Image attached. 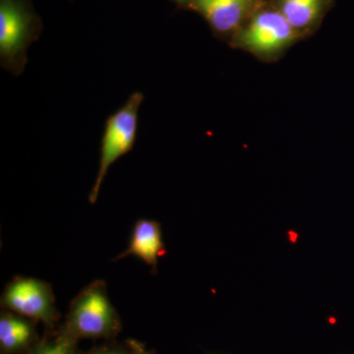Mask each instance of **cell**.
<instances>
[{"mask_svg": "<svg viewBox=\"0 0 354 354\" xmlns=\"http://www.w3.org/2000/svg\"><path fill=\"white\" fill-rule=\"evenodd\" d=\"M60 328L77 341L113 339L120 334L122 323L109 300L106 281L95 279L76 295Z\"/></svg>", "mask_w": 354, "mask_h": 354, "instance_id": "obj_1", "label": "cell"}, {"mask_svg": "<svg viewBox=\"0 0 354 354\" xmlns=\"http://www.w3.org/2000/svg\"><path fill=\"white\" fill-rule=\"evenodd\" d=\"M43 23L31 0H0V59L15 75L27 64L30 44L38 39Z\"/></svg>", "mask_w": 354, "mask_h": 354, "instance_id": "obj_2", "label": "cell"}, {"mask_svg": "<svg viewBox=\"0 0 354 354\" xmlns=\"http://www.w3.org/2000/svg\"><path fill=\"white\" fill-rule=\"evenodd\" d=\"M144 101L142 93H133L124 106L109 116L102 138L99 171L88 201L95 204L109 167L127 153L131 152L138 133L139 109Z\"/></svg>", "mask_w": 354, "mask_h": 354, "instance_id": "obj_3", "label": "cell"}, {"mask_svg": "<svg viewBox=\"0 0 354 354\" xmlns=\"http://www.w3.org/2000/svg\"><path fill=\"white\" fill-rule=\"evenodd\" d=\"M0 305L7 311L44 324L48 330H55L60 319L53 286L39 279L15 277L4 288Z\"/></svg>", "mask_w": 354, "mask_h": 354, "instance_id": "obj_4", "label": "cell"}, {"mask_svg": "<svg viewBox=\"0 0 354 354\" xmlns=\"http://www.w3.org/2000/svg\"><path fill=\"white\" fill-rule=\"evenodd\" d=\"M299 34L278 9H261L239 32V44L253 53L270 55L288 46Z\"/></svg>", "mask_w": 354, "mask_h": 354, "instance_id": "obj_5", "label": "cell"}, {"mask_svg": "<svg viewBox=\"0 0 354 354\" xmlns=\"http://www.w3.org/2000/svg\"><path fill=\"white\" fill-rule=\"evenodd\" d=\"M256 6L257 0H190L188 3L223 34L239 30Z\"/></svg>", "mask_w": 354, "mask_h": 354, "instance_id": "obj_6", "label": "cell"}, {"mask_svg": "<svg viewBox=\"0 0 354 354\" xmlns=\"http://www.w3.org/2000/svg\"><path fill=\"white\" fill-rule=\"evenodd\" d=\"M165 252L160 223L141 218L133 227L128 248L113 261L123 259L127 256H136L152 269L153 274H157L158 258L164 256Z\"/></svg>", "mask_w": 354, "mask_h": 354, "instance_id": "obj_7", "label": "cell"}, {"mask_svg": "<svg viewBox=\"0 0 354 354\" xmlns=\"http://www.w3.org/2000/svg\"><path fill=\"white\" fill-rule=\"evenodd\" d=\"M36 321L13 312L0 314L1 354H26L39 341Z\"/></svg>", "mask_w": 354, "mask_h": 354, "instance_id": "obj_8", "label": "cell"}, {"mask_svg": "<svg viewBox=\"0 0 354 354\" xmlns=\"http://www.w3.org/2000/svg\"><path fill=\"white\" fill-rule=\"evenodd\" d=\"M328 0H278L276 8L298 32L320 19Z\"/></svg>", "mask_w": 354, "mask_h": 354, "instance_id": "obj_9", "label": "cell"}, {"mask_svg": "<svg viewBox=\"0 0 354 354\" xmlns=\"http://www.w3.org/2000/svg\"><path fill=\"white\" fill-rule=\"evenodd\" d=\"M48 334L39 339L26 354H80L78 341L70 337L62 328L48 330Z\"/></svg>", "mask_w": 354, "mask_h": 354, "instance_id": "obj_10", "label": "cell"}, {"mask_svg": "<svg viewBox=\"0 0 354 354\" xmlns=\"http://www.w3.org/2000/svg\"><path fill=\"white\" fill-rule=\"evenodd\" d=\"M80 354H134V353L127 344L122 346L116 342H109V344L95 346L90 351L80 353Z\"/></svg>", "mask_w": 354, "mask_h": 354, "instance_id": "obj_11", "label": "cell"}, {"mask_svg": "<svg viewBox=\"0 0 354 354\" xmlns=\"http://www.w3.org/2000/svg\"><path fill=\"white\" fill-rule=\"evenodd\" d=\"M127 344L131 348L134 354H153V351H149L143 344L135 339H127Z\"/></svg>", "mask_w": 354, "mask_h": 354, "instance_id": "obj_12", "label": "cell"}]
</instances>
